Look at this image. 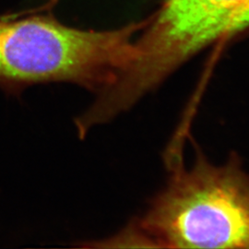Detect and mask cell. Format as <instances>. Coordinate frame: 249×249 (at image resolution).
<instances>
[{
  "mask_svg": "<svg viewBox=\"0 0 249 249\" xmlns=\"http://www.w3.org/2000/svg\"><path fill=\"white\" fill-rule=\"evenodd\" d=\"M248 28L249 0H165L137 36L133 58L111 86V98L133 108L197 53Z\"/></svg>",
  "mask_w": 249,
  "mask_h": 249,
  "instance_id": "obj_3",
  "label": "cell"
},
{
  "mask_svg": "<svg viewBox=\"0 0 249 249\" xmlns=\"http://www.w3.org/2000/svg\"><path fill=\"white\" fill-rule=\"evenodd\" d=\"M145 22L81 31L48 15L0 18V87L9 91L45 82H71L99 93L133 57Z\"/></svg>",
  "mask_w": 249,
  "mask_h": 249,
  "instance_id": "obj_2",
  "label": "cell"
},
{
  "mask_svg": "<svg viewBox=\"0 0 249 249\" xmlns=\"http://www.w3.org/2000/svg\"><path fill=\"white\" fill-rule=\"evenodd\" d=\"M89 248H145L160 249L158 243L144 229L139 218L131 221L115 235L106 240L94 242Z\"/></svg>",
  "mask_w": 249,
  "mask_h": 249,
  "instance_id": "obj_4",
  "label": "cell"
},
{
  "mask_svg": "<svg viewBox=\"0 0 249 249\" xmlns=\"http://www.w3.org/2000/svg\"><path fill=\"white\" fill-rule=\"evenodd\" d=\"M168 177L139 218L160 249H249V172L231 152L216 163L200 151L187 164L170 153Z\"/></svg>",
  "mask_w": 249,
  "mask_h": 249,
  "instance_id": "obj_1",
  "label": "cell"
}]
</instances>
